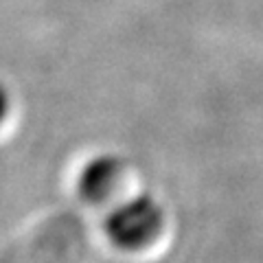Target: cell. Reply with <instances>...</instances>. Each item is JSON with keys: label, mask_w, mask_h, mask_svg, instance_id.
<instances>
[{"label": "cell", "mask_w": 263, "mask_h": 263, "mask_svg": "<svg viewBox=\"0 0 263 263\" xmlns=\"http://www.w3.org/2000/svg\"><path fill=\"white\" fill-rule=\"evenodd\" d=\"M9 112H11V95L5 84H0V125L9 117Z\"/></svg>", "instance_id": "3"}, {"label": "cell", "mask_w": 263, "mask_h": 263, "mask_svg": "<svg viewBox=\"0 0 263 263\" xmlns=\"http://www.w3.org/2000/svg\"><path fill=\"white\" fill-rule=\"evenodd\" d=\"M123 174H125V167L119 156H95L90 162H86V167L79 174V195L88 202H105L123 182Z\"/></svg>", "instance_id": "2"}, {"label": "cell", "mask_w": 263, "mask_h": 263, "mask_svg": "<svg viewBox=\"0 0 263 263\" xmlns=\"http://www.w3.org/2000/svg\"><path fill=\"white\" fill-rule=\"evenodd\" d=\"M164 226V211L149 193L129 197L114 209L105 219L110 241L123 250H141L158 239Z\"/></svg>", "instance_id": "1"}]
</instances>
